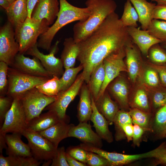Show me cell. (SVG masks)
<instances>
[{
	"label": "cell",
	"instance_id": "obj_27",
	"mask_svg": "<svg viewBox=\"0 0 166 166\" xmlns=\"http://www.w3.org/2000/svg\"><path fill=\"white\" fill-rule=\"evenodd\" d=\"M129 0L138 14L141 28L146 30L153 19V12L156 4L146 0Z\"/></svg>",
	"mask_w": 166,
	"mask_h": 166
},
{
	"label": "cell",
	"instance_id": "obj_20",
	"mask_svg": "<svg viewBox=\"0 0 166 166\" xmlns=\"http://www.w3.org/2000/svg\"><path fill=\"white\" fill-rule=\"evenodd\" d=\"M91 99L92 111L90 120L93 123L96 132L102 140L109 143H112L113 137L109 129V123L98 111L92 95Z\"/></svg>",
	"mask_w": 166,
	"mask_h": 166
},
{
	"label": "cell",
	"instance_id": "obj_13",
	"mask_svg": "<svg viewBox=\"0 0 166 166\" xmlns=\"http://www.w3.org/2000/svg\"><path fill=\"white\" fill-rule=\"evenodd\" d=\"M166 153V145L164 142L156 148L144 153L128 155L105 150L102 156L109 162L111 166H118L126 165L143 159L157 158Z\"/></svg>",
	"mask_w": 166,
	"mask_h": 166
},
{
	"label": "cell",
	"instance_id": "obj_11",
	"mask_svg": "<svg viewBox=\"0 0 166 166\" xmlns=\"http://www.w3.org/2000/svg\"><path fill=\"white\" fill-rule=\"evenodd\" d=\"M59 41H57L49 50V53L45 54L39 50L37 43L30 48L25 53L35 57L40 61L45 69L53 77H60L64 73V66L61 58L55 56L58 50Z\"/></svg>",
	"mask_w": 166,
	"mask_h": 166
},
{
	"label": "cell",
	"instance_id": "obj_53",
	"mask_svg": "<svg viewBox=\"0 0 166 166\" xmlns=\"http://www.w3.org/2000/svg\"><path fill=\"white\" fill-rule=\"evenodd\" d=\"M153 164L166 165V153L157 158H155V161L153 162Z\"/></svg>",
	"mask_w": 166,
	"mask_h": 166
},
{
	"label": "cell",
	"instance_id": "obj_5",
	"mask_svg": "<svg viewBox=\"0 0 166 166\" xmlns=\"http://www.w3.org/2000/svg\"><path fill=\"white\" fill-rule=\"evenodd\" d=\"M50 78L30 75L10 66L8 72V85L6 95L13 99H21L29 90Z\"/></svg>",
	"mask_w": 166,
	"mask_h": 166
},
{
	"label": "cell",
	"instance_id": "obj_22",
	"mask_svg": "<svg viewBox=\"0 0 166 166\" xmlns=\"http://www.w3.org/2000/svg\"><path fill=\"white\" fill-rule=\"evenodd\" d=\"M94 101L99 112L106 119L109 125L112 124L116 115L120 110L117 103L112 99L106 89Z\"/></svg>",
	"mask_w": 166,
	"mask_h": 166
},
{
	"label": "cell",
	"instance_id": "obj_26",
	"mask_svg": "<svg viewBox=\"0 0 166 166\" xmlns=\"http://www.w3.org/2000/svg\"><path fill=\"white\" fill-rule=\"evenodd\" d=\"M5 10L8 21L15 28L28 17L27 0H16Z\"/></svg>",
	"mask_w": 166,
	"mask_h": 166
},
{
	"label": "cell",
	"instance_id": "obj_19",
	"mask_svg": "<svg viewBox=\"0 0 166 166\" xmlns=\"http://www.w3.org/2000/svg\"><path fill=\"white\" fill-rule=\"evenodd\" d=\"M125 62L127 72L131 81L135 82L139 75L142 62L140 50L132 41L125 48Z\"/></svg>",
	"mask_w": 166,
	"mask_h": 166
},
{
	"label": "cell",
	"instance_id": "obj_46",
	"mask_svg": "<svg viewBox=\"0 0 166 166\" xmlns=\"http://www.w3.org/2000/svg\"><path fill=\"white\" fill-rule=\"evenodd\" d=\"M66 152L64 146L58 148L52 159L51 166H69L66 160Z\"/></svg>",
	"mask_w": 166,
	"mask_h": 166
},
{
	"label": "cell",
	"instance_id": "obj_23",
	"mask_svg": "<svg viewBox=\"0 0 166 166\" xmlns=\"http://www.w3.org/2000/svg\"><path fill=\"white\" fill-rule=\"evenodd\" d=\"M77 117L79 122H88L92 113L91 95L87 84L84 82L79 92Z\"/></svg>",
	"mask_w": 166,
	"mask_h": 166
},
{
	"label": "cell",
	"instance_id": "obj_35",
	"mask_svg": "<svg viewBox=\"0 0 166 166\" xmlns=\"http://www.w3.org/2000/svg\"><path fill=\"white\" fill-rule=\"evenodd\" d=\"M83 69V67L80 64L76 67L65 69L62 75L59 78L60 91H65L69 88L74 82L78 73Z\"/></svg>",
	"mask_w": 166,
	"mask_h": 166
},
{
	"label": "cell",
	"instance_id": "obj_28",
	"mask_svg": "<svg viewBox=\"0 0 166 166\" xmlns=\"http://www.w3.org/2000/svg\"><path fill=\"white\" fill-rule=\"evenodd\" d=\"M64 48L61 55V59L65 69L74 67L79 53L78 43L73 38H66L63 42Z\"/></svg>",
	"mask_w": 166,
	"mask_h": 166
},
{
	"label": "cell",
	"instance_id": "obj_52",
	"mask_svg": "<svg viewBox=\"0 0 166 166\" xmlns=\"http://www.w3.org/2000/svg\"><path fill=\"white\" fill-rule=\"evenodd\" d=\"M38 0H27L28 18H31L32 12Z\"/></svg>",
	"mask_w": 166,
	"mask_h": 166
},
{
	"label": "cell",
	"instance_id": "obj_44",
	"mask_svg": "<svg viewBox=\"0 0 166 166\" xmlns=\"http://www.w3.org/2000/svg\"><path fill=\"white\" fill-rule=\"evenodd\" d=\"M13 100L7 95L0 96V128L3 124L6 116L12 106Z\"/></svg>",
	"mask_w": 166,
	"mask_h": 166
},
{
	"label": "cell",
	"instance_id": "obj_16",
	"mask_svg": "<svg viewBox=\"0 0 166 166\" xmlns=\"http://www.w3.org/2000/svg\"><path fill=\"white\" fill-rule=\"evenodd\" d=\"M59 9V0H38L33 10L31 18L38 21L45 19L50 26L55 21Z\"/></svg>",
	"mask_w": 166,
	"mask_h": 166
},
{
	"label": "cell",
	"instance_id": "obj_10",
	"mask_svg": "<svg viewBox=\"0 0 166 166\" xmlns=\"http://www.w3.org/2000/svg\"><path fill=\"white\" fill-rule=\"evenodd\" d=\"M14 27L9 21L0 28V61L12 65L19 51V45L16 41Z\"/></svg>",
	"mask_w": 166,
	"mask_h": 166
},
{
	"label": "cell",
	"instance_id": "obj_2",
	"mask_svg": "<svg viewBox=\"0 0 166 166\" xmlns=\"http://www.w3.org/2000/svg\"><path fill=\"white\" fill-rule=\"evenodd\" d=\"M86 7L90 11L88 18L78 21L73 27V38L77 43L83 40L94 31L117 7L113 0H86Z\"/></svg>",
	"mask_w": 166,
	"mask_h": 166
},
{
	"label": "cell",
	"instance_id": "obj_36",
	"mask_svg": "<svg viewBox=\"0 0 166 166\" xmlns=\"http://www.w3.org/2000/svg\"><path fill=\"white\" fill-rule=\"evenodd\" d=\"M129 105L132 108H137L145 112L151 113L148 95L143 89H139L136 91Z\"/></svg>",
	"mask_w": 166,
	"mask_h": 166
},
{
	"label": "cell",
	"instance_id": "obj_38",
	"mask_svg": "<svg viewBox=\"0 0 166 166\" xmlns=\"http://www.w3.org/2000/svg\"><path fill=\"white\" fill-rule=\"evenodd\" d=\"M146 30L162 42H166V21L153 19Z\"/></svg>",
	"mask_w": 166,
	"mask_h": 166
},
{
	"label": "cell",
	"instance_id": "obj_4",
	"mask_svg": "<svg viewBox=\"0 0 166 166\" xmlns=\"http://www.w3.org/2000/svg\"><path fill=\"white\" fill-rule=\"evenodd\" d=\"M49 27L45 19L38 21L28 17L24 22L17 26L14 28L15 37L19 45V53L25 54L37 43L38 38Z\"/></svg>",
	"mask_w": 166,
	"mask_h": 166
},
{
	"label": "cell",
	"instance_id": "obj_39",
	"mask_svg": "<svg viewBox=\"0 0 166 166\" xmlns=\"http://www.w3.org/2000/svg\"><path fill=\"white\" fill-rule=\"evenodd\" d=\"M160 44L153 45L149 49L147 56L151 62L163 64L166 63V50Z\"/></svg>",
	"mask_w": 166,
	"mask_h": 166
},
{
	"label": "cell",
	"instance_id": "obj_17",
	"mask_svg": "<svg viewBox=\"0 0 166 166\" xmlns=\"http://www.w3.org/2000/svg\"><path fill=\"white\" fill-rule=\"evenodd\" d=\"M106 89L118 104L121 109L128 111L130 109L129 90L125 79L120 75L112 81Z\"/></svg>",
	"mask_w": 166,
	"mask_h": 166
},
{
	"label": "cell",
	"instance_id": "obj_24",
	"mask_svg": "<svg viewBox=\"0 0 166 166\" xmlns=\"http://www.w3.org/2000/svg\"><path fill=\"white\" fill-rule=\"evenodd\" d=\"M71 125V124L61 120L47 129L39 132L57 148L60 142L68 137Z\"/></svg>",
	"mask_w": 166,
	"mask_h": 166
},
{
	"label": "cell",
	"instance_id": "obj_18",
	"mask_svg": "<svg viewBox=\"0 0 166 166\" xmlns=\"http://www.w3.org/2000/svg\"><path fill=\"white\" fill-rule=\"evenodd\" d=\"M127 30L132 42L145 56H147L149 49L153 45L162 43L161 41L152 35L147 30L133 27H128Z\"/></svg>",
	"mask_w": 166,
	"mask_h": 166
},
{
	"label": "cell",
	"instance_id": "obj_56",
	"mask_svg": "<svg viewBox=\"0 0 166 166\" xmlns=\"http://www.w3.org/2000/svg\"><path fill=\"white\" fill-rule=\"evenodd\" d=\"M52 162V159L49 160H48L44 161L43 164L42 166H48L50 165H51Z\"/></svg>",
	"mask_w": 166,
	"mask_h": 166
},
{
	"label": "cell",
	"instance_id": "obj_45",
	"mask_svg": "<svg viewBox=\"0 0 166 166\" xmlns=\"http://www.w3.org/2000/svg\"><path fill=\"white\" fill-rule=\"evenodd\" d=\"M66 152L75 159L87 164V151L79 145L68 147Z\"/></svg>",
	"mask_w": 166,
	"mask_h": 166
},
{
	"label": "cell",
	"instance_id": "obj_30",
	"mask_svg": "<svg viewBox=\"0 0 166 166\" xmlns=\"http://www.w3.org/2000/svg\"><path fill=\"white\" fill-rule=\"evenodd\" d=\"M151 128V132L156 139L165 138L166 135V104L156 111L154 117L152 119Z\"/></svg>",
	"mask_w": 166,
	"mask_h": 166
},
{
	"label": "cell",
	"instance_id": "obj_40",
	"mask_svg": "<svg viewBox=\"0 0 166 166\" xmlns=\"http://www.w3.org/2000/svg\"><path fill=\"white\" fill-rule=\"evenodd\" d=\"M144 80L148 85L155 88L156 89L163 86L161 84L157 72L151 67L147 69L145 71Z\"/></svg>",
	"mask_w": 166,
	"mask_h": 166
},
{
	"label": "cell",
	"instance_id": "obj_25",
	"mask_svg": "<svg viewBox=\"0 0 166 166\" xmlns=\"http://www.w3.org/2000/svg\"><path fill=\"white\" fill-rule=\"evenodd\" d=\"M61 120L55 111L49 110L28 122L26 128L39 132L47 129Z\"/></svg>",
	"mask_w": 166,
	"mask_h": 166
},
{
	"label": "cell",
	"instance_id": "obj_47",
	"mask_svg": "<svg viewBox=\"0 0 166 166\" xmlns=\"http://www.w3.org/2000/svg\"><path fill=\"white\" fill-rule=\"evenodd\" d=\"M149 65L157 72L162 85L166 88V63L157 64L148 62Z\"/></svg>",
	"mask_w": 166,
	"mask_h": 166
},
{
	"label": "cell",
	"instance_id": "obj_50",
	"mask_svg": "<svg viewBox=\"0 0 166 166\" xmlns=\"http://www.w3.org/2000/svg\"><path fill=\"white\" fill-rule=\"evenodd\" d=\"M133 124L128 123L124 124L122 129L125 134L127 141L129 142L132 140L133 132Z\"/></svg>",
	"mask_w": 166,
	"mask_h": 166
},
{
	"label": "cell",
	"instance_id": "obj_9",
	"mask_svg": "<svg viewBox=\"0 0 166 166\" xmlns=\"http://www.w3.org/2000/svg\"><path fill=\"white\" fill-rule=\"evenodd\" d=\"M26 124V114L22 101L20 98H14L0 128V133H18L22 135Z\"/></svg>",
	"mask_w": 166,
	"mask_h": 166
},
{
	"label": "cell",
	"instance_id": "obj_21",
	"mask_svg": "<svg viewBox=\"0 0 166 166\" xmlns=\"http://www.w3.org/2000/svg\"><path fill=\"white\" fill-rule=\"evenodd\" d=\"M22 135L18 133L6 134L5 139L7 145L6 153L8 156H33L28 144L22 141Z\"/></svg>",
	"mask_w": 166,
	"mask_h": 166
},
{
	"label": "cell",
	"instance_id": "obj_62",
	"mask_svg": "<svg viewBox=\"0 0 166 166\" xmlns=\"http://www.w3.org/2000/svg\"><path fill=\"white\" fill-rule=\"evenodd\" d=\"M165 144H166V141L165 142Z\"/></svg>",
	"mask_w": 166,
	"mask_h": 166
},
{
	"label": "cell",
	"instance_id": "obj_1",
	"mask_svg": "<svg viewBox=\"0 0 166 166\" xmlns=\"http://www.w3.org/2000/svg\"><path fill=\"white\" fill-rule=\"evenodd\" d=\"M132 42L127 27L118 14L115 12L110 14L91 34L78 43L77 60L83 67L85 82L88 84L92 72L105 57Z\"/></svg>",
	"mask_w": 166,
	"mask_h": 166
},
{
	"label": "cell",
	"instance_id": "obj_33",
	"mask_svg": "<svg viewBox=\"0 0 166 166\" xmlns=\"http://www.w3.org/2000/svg\"><path fill=\"white\" fill-rule=\"evenodd\" d=\"M128 112L131 117L133 124H138L145 132H151L152 118L151 113L136 108L130 109Z\"/></svg>",
	"mask_w": 166,
	"mask_h": 166
},
{
	"label": "cell",
	"instance_id": "obj_57",
	"mask_svg": "<svg viewBox=\"0 0 166 166\" xmlns=\"http://www.w3.org/2000/svg\"><path fill=\"white\" fill-rule=\"evenodd\" d=\"M157 5L166 6V0H157Z\"/></svg>",
	"mask_w": 166,
	"mask_h": 166
},
{
	"label": "cell",
	"instance_id": "obj_49",
	"mask_svg": "<svg viewBox=\"0 0 166 166\" xmlns=\"http://www.w3.org/2000/svg\"><path fill=\"white\" fill-rule=\"evenodd\" d=\"M152 18L166 21V6L156 5L153 11Z\"/></svg>",
	"mask_w": 166,
	"mask_h": 166
},
{
	"label": "cell",
	"instance_id": "obj_48",
	"mask_svg": "<svg viewBox=\"0 0 166 166\" xmlns=\"http://www.w3.org/2000/svg\"><path fill=\"white\" fill-rule=\"evenodd\" d=\"M133 132L132 141L133 145L139 147L140 144L142 136L145 131L140 126L136 124H133Z\"/></svg>",
	"mask_w": 166,
	"mask_h": 166
},
{
	"label": "cell",
	"instance_id": "obj_29",
	"mask_svg": "<svg viewBox=\"0 0 166 166\" xmlns=\"http://www.w3.org/2000/svg\"><path fill=\"white\" fill-rule=\"evenodd\" d=\"M105 77V70L103 61L93 70L91 75L89 82L87 84L95 101L98 97Z\"/></svg>",
	"mask_w": 166,
	"mask_h": 166
},
{
	"label": "cell",
	"instance_id": "obj_60",
	"mask_svg": "<svg viewBox=\"0 0 166 166\" xmlns=\"http://www.w3.org/2000/svg\"><path fill=\"white\" fill-rule=\"evenodd\" d=\"M152 1H155L156 2L157 0H150Z\"/></svg>",
	"mask_w": 166,
	"mask_h": 166
},
{
	"label": "cell",
	"instance_id": "obj_61",
	"mask_svg": "<svg viewBox=\"0 0 166 166\" xmlns=\"http://www.w3.org/2000/svg\"><path fill=\"white\" fill-rule=\"evenodd\" d=\"M165 138L166 139V136H165Z\"/></svg>",
	"mask_w": 166,
	"mask_h": 166
},
{
	"label": "cell",
	"instance_id": "obj_31",
	"mask_svg": "<svg viewBox=\"0 0 166 166\" xmlns=\"http://www.w3.org/2000/svg\"><path fill=\"white\" fill-rule=\"evenodd\" d=\"M43 161H38L33 156H9L0 155V166H38Z\"/></svg>",
	"mask_w": 166,
	"mask_h": 166
},
{
	"label": "cell",
	"instance_id": "obj_41",
	"mask_svg": "<svg viewBox=\"0 0 166 166\" xmlns=\"http://www.w3.org/2000/svg\"><path fill=\"white\" fill-rule=\"evenodd\" d=\"M152 102L154 109L157 110L165 105L166 104V88L163 86L156 89L152 97Z\"/></svg>",
	"mask_w": 166,
	"mask_h": 166
},
{
	"label": "cell",
	"instance_id": "obj_15",
	"mask_svg": "<svg viewBox=\"0 0 166 166\" xmlns=\"http://www.w3.org/2000/svg\"><path fill=\"white\" fill-rule=\"evenodd\" d=\"M69 137L76 138L82 143L97 147L101 148L103 146L102 139L92 130L88 122H79L77 125L71 124L68 134Z\"/></svg>",
	"mask_w": 166,
	"mask_h": 166
},
{
	"label": "cell",
	"instance_id": "obj_55",
	"mask_svg": "<svg viewBox=\"0 0 166 166\" xmlns=\"http://www.w3.org/2000/svg\"><path fill=\"white\" fill-rule=\"evenodd\" d=\"M10 4L8 0H0V5L5 10L7 9Z\"/></svg>",
	"mask_w": 166,
	"mask_h": 166
},
{
	"label": "cell",
	"instance_id": "obj_42",
	"mask_svg": "<svg viewBox=\"0 0 166 166\" xmlns=\"http://www.w3.org/2000/svg\"><path fill=\"white\" fill-rule=\"evenodd\" d=\"M9 66L5 62L0 61V96L6 95L8 85V72Z\"/></svg>",
	"mask_w": 166,
	"mask_h": 166
},
{
	"label": "cell",
	"instance_id": "obj_34",
	"mask_svg": "<svg viewBox=\"0 0 166 166\" xmlns=\"http://www.w3.org/2000/svg\"><path fill=\"white\" fill-rule=\"evenodd\" d=\"M120 20L123 25L126 27H137L139 16L135 8L129 0L124 3L123 12Z\"/></svg>",
	"mask_w": 166,
	"mask_h": 166
},
{
	"label": "cell",
	"instance_id": "obj_7",
	"mask_svg": "<svg viewBox=\"0 0 166 166\" xmlns=\"http://www.w3.org/2000/svg\"><path fill=\"white\" fill-rule=\"evenodd\" d=\"M56 97L46 95L36 87L23 95L20 99L25 111L27 123L40 115L44 109L55 100Z\"/></svg>",
	"mask_w": 166,
	"mask_h": 166
},
{
	"label": "cell",
	"instance_id": "obj_6",
	"mask_svg": "<svg viewBox=\"0 0 166 166\" xmlns=\"http://www.w3.org/2000/svg\"><path fill=\"white\" fill-rule=\"evenodd\" d=\"M28 141L32 156L44 161L52 159L57 148L39 132L26 129L22 133Z\"/></svg>",
	"mask_w": 166,
	"mask_h": 166
},
{
	"label": "cell",
	"instance_id": "obj_43",
	"mask_svg": "<svg viewBox=\"0 0 166 166\" xmlns=\"http://www.w3.org/2000/svg\"><path fill=\"white\" fill-rule=\"evenodd\" d=\"M87 165L90 166H111L109 162L105 158L96 153L87 151Z\"/></svg>",
	"mask_w": 166,
	"mask_h": 166
},
{
	"label": "cell",
	"instance_id": "obj_12",
	"mask_svg": "<svg viewBox=\"0 0 166 166\" xmlns=\"http://www.w3.org/2000/svg\"><path fill=\"white\" fill-rule=\"evenodd\" d=\"M125 47L117 52L109 54L103 60L105 77L98 97L104 93L108 85L118 77L121 72H127L124 60L125 56Z\"/></svg>",
	"mask_w": 166,
	"mask_h": 166
},
{
	"label": "cell",
	"instance_id": "obj_8",
	"mask_svg": "<svg viewBox=\"0 0 166 166\" xmlns=\"http://www.w3.org/2000/svg\"><path fill=\"white\" fill-rule=\"evenodd\" d=\"M84 82L81 72L77 76L72 85L67 90L60 91L56 96L55 100L47 106L45 109L54 111L61 120L68 123L70 118L66 114L67 108L79 93Z\"/></svg>",
	"mask_w": 166,
	"mask_h": 166
},
{
	"label": "cell",
	"instance_id": "obj_51",
	"mask_svg": "<svg viewBox=\"0 0 166 166\" xmlns=\"http://www.w3.org/2000/svg\"><path fill=\"white\" fill-rule=\"evenodd\" d=\"M66 159L69 166H86L87 165L71 156L66 152Z\"/></svg>",
	"mask_w": 166,
	"mask_h": 166
},
{
	"label": "cell",
	"instance_id": "obj_54",
	"mask_svg": "<svg viewBox=\"0 0 166 166\" xmlns=\"http://www.w3.org/2000/svg\"><path fill=\"white\" fill-rule=\"evenodd\" d=\"M5 135L0 133V153L2 154L3 149L7 148V145L5 139Z\"/></svg>",
	"mask_w": 166,
	"mask_h": 166
},
{
	"label": "cell",
	"instance_id": "obj_3",
	"mask_svg": "<svg viewBox=\"0 0 166 166\" xmlns=\"http://www.w3.org/2000/svg\"><path fill=\"white\" fill-rule=\"evenodd\" d=\"M60 9L57 19L44 33L40 35L37 42L38 47L49 50L52 42L57 33L66 25L75 21H83L89 17V9L78 7L69 3L66 0H59Z\"/></svg>",
	"mask_w": 166,
	"mask_h": 166
},
{
	"label": "cell",
	"instance_id": "obj_37",
	"mask_svg": "<svg viewBox=\"0 0 166 166\" xmlns=\"http://www.w3.org/2000/svg\"><path fill=\"white\" fill-rule=\"evenodd\" d=\"M59 78L53 76L36 88L41 93L49 96H56L60 92Z\"/></svg>",
	"mask_w": 166,
	"mask_h": 166
},
{
	"label": "cell",
	"instance_id": "obj_58",
	"mask_svg": "<svg viewBox=\"0 0 166 166\" xmlns=\"http://www.w3.org/2000/svg\"><path fill=\"white\" fill-rule=\"evenodd\" d=\"M160 44L161 46L166 50V42H162Z\"/></svg>",
	"mask_w": 166,
	"mask_h": 166
},
{
	"label": "cell",
	"instance_id": "obj_32",
	"mask_svg": "<svg viewBox=\"0 0 166 166\" xmlns=\"http://www.w3.org/2000/svg\"><path fill=\"white\" fill-rule=\"evenodd\" d=\"M133 124L131 117L128 111L120 109L117 113L113 121L115 131V140L120 141L126 138L123 131V126L126 124Z\"/></svg>",
	"mask_w": 166,
	"mask_h": 166
},
{
	"label": "cell",
	"instance_id": "obj_14",
	"mask_svg": "<svg viewBox=\"0 0 166 166\" xmlns=\"http://www.w3.org/2000/svg\"><path fill=\"white\" fill-rule=\"evenodd\" d=\"M10 67L30 75L52 78L53 77L45 69L36 57L33 58L25 57L24 54L18 53Z\"/></svg>",
	"mask_w": 166,
	"mask_h": 166
},
{
	"label": "cell",
	"instance_id": "obj_59",
	"mask_svg": "<svg viewBox=\"0 0 166 166\" xmlns=\"http://www.w3.org/2000/svg\"><path fill=\"white\" fill-rule=\"evenodd\" d=\"M11 4L16 0H8Z\"/></svg>",
	"mask_w": 166,
	"mask_h": 166
}]
</instances>
